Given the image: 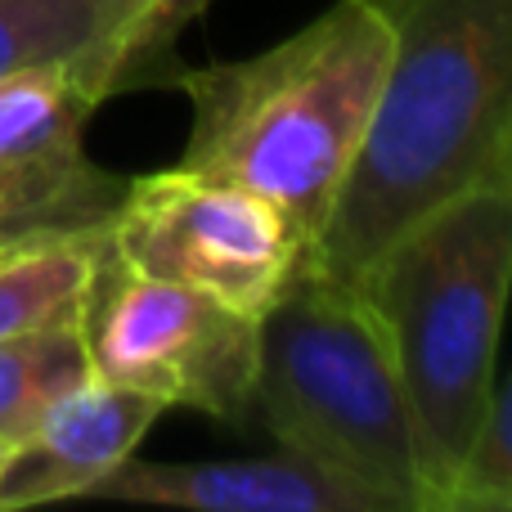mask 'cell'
<instances>
[{
  "label": "cell",
  "mask_w": 512,
  "mask_h": 512,
  "mask_svg": "<svg viewBox=\"0 0 512 512\" xmlns=\"http://www.w3.org/2000/svg\"><path fill=\"white\" fill-rule=\"evenodd\" d=\"M180 5H185V9H189V18H194V14H198V9H203V5H207V0H180Z\"/></svg>",
  "instance_id": "15"
},
{
  "label": "cell",
  "mask_w": 512,
  "mask_h": 512,
  "mask_svg": "<svg viewBox=\"0 0 512 512\" xmlns=\"http://www.w3.org/2000/svg\"><path fill=\"white\" fill-rule=\"evenodd\" d=\"M162 409L167 405L158 396L86 378L45 414L32 436L0 454V512L54 499H90V490L135 454Z\"/></svg>",
  "instance_id": "7"
},
{
  "label": "cell",
  "mask_w": 512,
  "mask_h": 512,
  "mask_svg": "<svg viewBox=\"0 0 512 512\" xmlns=\"http://www.w3.org/2000/svg\"><path fill=\"white\" fill-rule=\"evenodd\" d=\"M508 279L512 185H490L423 216L355 283L387 333L427 512L445 508L454 468L490 405Z\"/></svg>",
  "instance_id": "3"
},
{
  "label": "cell",
  "mask_w": 512,
  "mask_h": 512,
  "mask_svg": "<svg viewBox=\"0 0 512 512\" xmlns=\"http://www.w3.org/2000/svg\"><path fill=\"white\" fill-rule=\"evenodd\" d=\"M122 189L126 180L99 171L90 158L0 180V248L18 239H36V234L95 230L113 216Z\"/></svg>",
  "instance_id": "13"
},
{
  "label": "cell",
  "mask_w": 512,
  "mask_h": 512,
  "mask_svg": "<svg viewBox=\"0 0 512 512\" xmlns=\"http://www.w3.org/2000/svg\"><path fill=\"white\" fill-rule=\"evenodd\" d=\"M81 337L95 378L198 409L216 423L252 414L261 319L99 248L90 292L81 301Z\"/></svg>",
  "instance_id": "5"
},
{
  "label": "cell",
  "mask_w": 512,
  "mask_h": 512,
  "mask_svg": "<svg viewBox=\"0 0 512 512\" xmlns=\"http://www.w3.org/2000/svg\"><path fill=\"white\" fill-rule=\"evenodd\" d=\"M0 454H5V450H0Z\"/></svg>",
  "instance_id": "16"
},
{
  "label": "cell",
  "mask_w": 512,
  "mask_h": 512,
  "mask_svg": "<svg viewBox=\"0 0 512 512\" xmlns=\"http://www.w3.org/2000/svg\"><path fill=\"white\" fill-rule=\"evenodd\" d=\"M104 99V81L63 63L0 77V180L86 158L81 131Z\"/></svg>",
  "instance_id": "10"
},
{
  "label": "cell",
  "mask_w": 512,
  "mask_h": 512,
  "mask_svg": "<svg viewBox=\"0 0 512 512\" xmlns=\"http://www.w3.org/2000/svg\"><path fill=\"white\" fill-rule=\"evenodd\" d=\"M104 243L135 270L189 283L256 319L306 252L274 203L180 162L158 176L126 180L104 221Z\"/></svg>",
  "instance_id": "6"
},
{
  "label": "cell",
  "mask_w": 512,
  "mask_h": 512,
  "mask_svg": "<svg viewBox=\"0 0 512 512\" xmlns=\"http://www.w3.org/2000/svg\"><path fill=\"white\" fill-rule=\"evenodd\" d=\"M252 409L279 450L301 454L373 512H427L414 432L378 310L301 252L261 315Z\"/></svg>",
  "instance_id": "4"
},
{
  "label": "cell",
  "mask_w": 512,
  "mask_h": 512,
  "mask_svg": "<svg viewBox=\"0 0 512 512\" xmlns=\"http://www.w3.org/2000/svg\"><path fill=\"white\" fill-rule=\"evenodd\" d=\"M441 512H512V387L495 378L490 405L463 450Z\"/></svg>",
  "instance_id": "14"
},
{
  "label": "cell",
  "mask_w": 512,
  "mask_h": 512,
  "mask_svg": "<svg viewBox=\"0 0 512 512\" xmlns=\"http://www.w3.org/2000/svg\"><path fill=\"white\" fill-rule=\"evenodd\" d=\"M99 248L104 225L36 234L0 248V337L77 319L95 279Z\"/></svg>",
  "instance_id": "11"
},
{
  "label": "cell",
  "mask_w": 512,
  "mask_h": 512,
  "mask_svg": "<svg viewBox=\"0 0 512 512\" xmlns=\"http://www.w3.org/2000/svg\"><path fill=\"white\" fill-rule=\"evenodd\" d=\"M391 59L364 140L306 261L360 283L405 230L472 189L512 185V0H369Z\"/></svg>",
  "instance_id": "1"
},
{
  "label": "cell",
  "mask_w": 512,
  "mask_h": 512,
  "mask_svg": "<svg viewBox=\"0 0 512 512\" xmlns=\"http://www.w3.org/2000/svg\"><path fill=\"white\" fill-rule=\"evenodd\" d=\"M185 23L180 0H0V77L63 63L113 95Z\"/></svg>",
  "instance_id": "8"
},
{
  "label": "cell",
  "mask_w": 512,
  "mask_h": 512,
  "mask_svg": "<svg viewBox=\"0 0 512 512\" xmlns=\"http://www.w3.org/2000/svg\"><path fill=\"white\" fill-rule=\"evenodd\" d=\"M387 59V18L369 0H337L252 59L180 72L194 108L180 167L261 194L310 248L364 140Z\"/></svg>",
  "instance_id": "2"
},
{
  "label": "cell",
  "mask_w": 512,
  "mask_h": 512,
  "mask_svg": "<svg viewBox=\"0 0 512 512\" xmlns=\"http://www.w3.org/2000/svg\"><path fill=\"white\" fill-rule=\"evenodd\" d=\"M90 499L198 512H373L351 486L292 450L216 463H140L131 454L90 490Z\"/></svg>",
  "instance_id": "9"
},
{
  "label": "cell",
  "mask_w": 512,
  "mask_h": 512,
  "mask_svg": "<svg viewBox=\"0 0 512 512\" xmlns=\"http://www.w3.org/2000/svg\"><path fill=\"white\" fill-rule=\"evenodd\" d=\"M86 378H95V369L77 319L0 337V450L32 436Z\"/></svg>",
  "instance_id": "12"
}]
</instances>
